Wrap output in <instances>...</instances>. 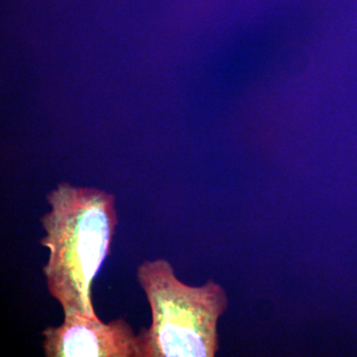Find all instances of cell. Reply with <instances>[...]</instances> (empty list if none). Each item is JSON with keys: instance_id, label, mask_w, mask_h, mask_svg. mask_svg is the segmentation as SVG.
Instances as JSON below:
<instances>
[{"instance_id": "cell-2", "label": "cell", "mask_w": 357, "mask_h": 357, "mask_svg": "<svg viewBox=\"0 0 357 357\" xmlns=\"http://www.w3.org/2000/svg\"><path fill=\"white\" fill-rule=\"evenodd\" d=\"M136 276L152 318L151 326L137 335L140 357L217 356L218 321L229 307L220 284L210 280L199 287L187 285L164 258L145 260Z\"/></svg>"}, {"instance_id": "cell-3", "label": "cell", "mask_w": 357, "mask_h": 357, "mask_svg": "<svg viewBox=\"0 0 357 357\" xmlns=\"http://www.w3.org/2000/svg\"><path fill=\"white\" fill-rule=\"evenodd\" d=\"M42 335L46 357H140L138 335L122 318L105 324L77 314L64 317Z\"/></svg>"}, {"instance_id": "cell-1", "label": "cell", "mask_w": 357, "mask_h": 357, "mask_svg": "<svg viewBox=\"0 0 357 357\" xmlns=\"http://www.w3.org/2000/svg\"><path fill=\"white\" fill-rule=\"evenodd\" d=\"M50 211L41 218L49 250L43 266L47 289L64 317L100 319L93 303V283L109 257L119 215L114 195L62 183L46 197Z\"/></svg>"}]
</instances>
